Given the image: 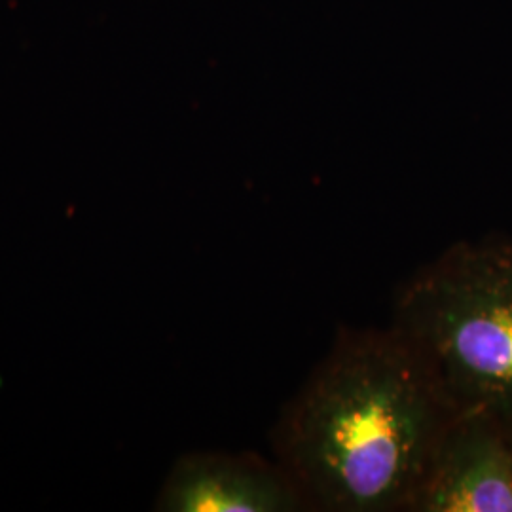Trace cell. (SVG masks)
Returning a JSON list of instances; mask_svg holds the SVG:
<instances>
[{
    "mask_svg": "<svg viewBox=\"0 0 512 512\" xmlns=\"http://www.w3.org/2000/svg\"><path fill=\"white\" fill-rule=\"evenodd\" d=\"M458 410L391 325L340 329L272 429L308 511L406 512Z\"/></svg>",
    "mask_w": 512,
    "mask_h": 512,
    "instance_id": "obj_1",
    "label": "cell"
},
{
    "mask_svg": "<svg viewBox=\"0 0 512 512\" xmlns=\"http://www.w3.org/2000/svg\"><path fill=\"white\" fill-rule=\"evenodd\" d=\"M391 327L458 412L512 425V238L458 241L425 262L395 294Z\"/></svg>",
    "mask_w": 512,
    "mask_h": 512,
    "instance_id": "obj_2",
    "label": "cell"
},
{
    "mask_svg": "<svg viewBox=\"0 0 512 512\" xmlns=\"http://www.w3.org/2000/svg\"><path fill=\"white\" fill-rule=\"evenodd\" d=\"M165 512H300L306 501L277 459L198 452L175 463L156 499Z\"/></svg>",
    "mask_w": 512,
    "mask_h": 512,
    "instance_id": "obj_4",
    "label": "cell"
},
{
    "mask_svg": "<svg viewBox=\"0 0 512 512\" xmlns=\"http://www.w3.org/2000/svg\"><path fill=\"white\" fill-rule=\"evenodd\" d=\"M406 512H512V448L505 423L484 412H458Z\"/></svg>",
    "mask_w": 512,
    "mask_h": 512,
    "instance_id": "obj_3",
    "label": "cell"
},
{
    "mask_svg": "<svg viewBox=\"0 0 512 512\" xmlns=\"http://www.w3.org/2000/svg\"><path fill=\"white\" fill-rule=\"evenodd\" d=\"M507 427V431H509V439H511V448H512V425H505Z\"/></svg>",
    "mask_w": 512,
    "mask_h": 512,
    "instance_id": "obj_5",
    "label": "cell"
}]
</instances>
